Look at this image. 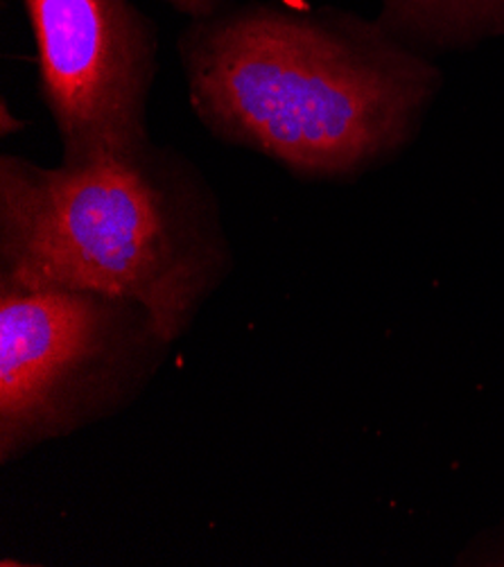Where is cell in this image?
Segmentation results:
<instances>
[{"mask_svg":"<svg viewBox=\"0 0 504 567\" xmlns=\"http://www.w3.org/2000/svg\"><path fill=\"white\" fill-rule=\"evenodd\" d=\"M195 118L299 179H351L408 147L441 89L378 19L240 0L177 39Z\"/></svg>","mask_w":504,"mask_h":567,"instance_id":"6da1fadb","label":"cell"},{"mask_svg":"<svg viewBox=\"0 0 504 567\" xmlns=\"http://www.w3.org/2000/svg\"><path fill=\"white\" fill-rule=\"evenodd\" d=\"M232 271L217 193L175 147L54 167L0 158V282L136 301L177 342Z\"/></svg>","mask_w":504,"mask_h":567,"instance_id":"7a4b0ae2","label":"cell"},{"mask_svg":"<svg viewBox=\"0 0 504 567\" xmlns=\"http://www.w3.org/2000/svg\"><path fill=\"white\" fill-rule=\"evenodd\" d=\"M173 344L136 301L0 282V464L125 412Z\"/></svg>","mask_w":504,"mask_h":567,"instance_id":"3957f363","label":"cell"},{"mask_svg":"<svg viewBox=\"0 0 504 567\" xmlns=\"http://www.w3.org/2000/svg\"><path fill=\"white\" fill-rule=\"evenodd\" d=\"M64 165L145 147L158 28L134 0H21Z\"/></svg>","mask_w":504,"mask_h":567,"instance_id":"277c9868","label":"cell"},{"mask_svg":"<svg viewBox=\"0 0 504 567\" xmlns=\"http://www.w3.org/2000/svg\"><path fill=\"white\" fill-rule=\"evenodd\" d=\"M376 19L408 45L466 50L504 39V0H378Z\"/></svg>","mask_w":504,"mask_h":567,"instance_id":"5b68a950","label":"cell"},{"mask_svg":"<svg viewBox=\"0 0 504 567\" xmlns=\"http://www.w3.org/2000/svg\"><path fill=\"white\" fill-rule=\"evenodd\" d=\"M158 3L184 14L188 21H197L222 12L224 8H232L240 3V0H158Z\"/></svg>","mask_w":504,"mask_h":567,"instance_id":"8992f818","label":"cell"}]
</instances>
